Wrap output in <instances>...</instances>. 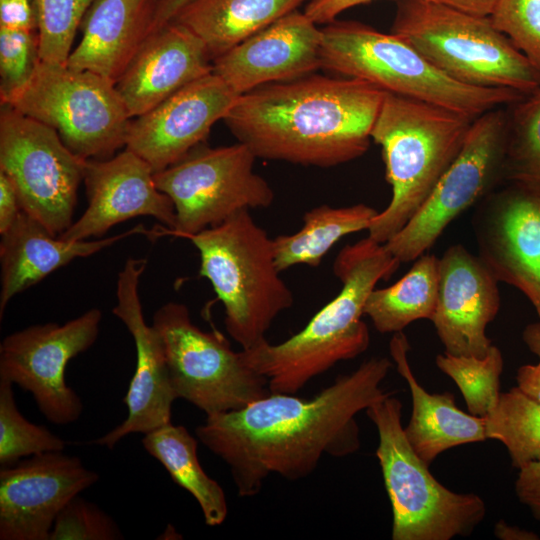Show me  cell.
<instances>
[{
  "mask_svg": "<svg viewBox=\"0 0 540 540\" xmlns=\"http://www.w3.org/2000/svg\"><path fill=\"white\" fill-rule=\"evenodd\" d=\"M391 367L388 358L372 357L308 399L270 392L206 416L197 439L228 465L240 497L258 494L271 474L305 478L325 454L345 457L360 448L355 416L393 394L380 387Z\"/></svg>",
  "mask_w": 540,
  "mask_h": 540,
  "instance_id": "cell-1",
  "label": "cell"
},
{
  "mask_svg": "<svg viewBox=\"0 0 540 540\" xmlns=\"http://www.w3.org/2000/svg\"><path fill=\"white\" fill-rule=\"evenodd\" d=\"M386 91L310 74L240 95L223 121L257 158L333 167L362 156Z\"/></svg>",
  "mask_w": 540,
  "mask_h": 540,
  "instance_id": "cell-2",
  "label": "cell"
},
{
  "mask_svg": "<svg viewBox=\"0 0 540 540\" xmlns=\"http://www.w3.org/2000/svg\"><path fill=\"white\" fill-rule=\"evenodd\" d=\"M400 264L384 244L368 236L346 245L333 264L341 283L337 296L284 342L266 340L242 349L245 364L266 377L270 392L296 394L336 363L362 354L370 343L362 320L365 302L376 284L387 280Z\"/></svg>",
  "mask_w": 540,
  "mask_h": 540,
  "instance_id": "cell-3",
  "label": "cell"
},
{
  "mask_svg": "<svg viewBox=\"0 0 540 540\" xmlns=\"http://www.w3.org/2000/svg\"><path fill=\"white\" fill-rule=\"evenodd\" d=\"M474 120L386 92L371 139L381 147L392 197L373 218L369 238L384 244L408 223L458 156Z\"/></svg>",
  "mask_w": 540,
  "mask_h": 540,
  "instance_id": "cell-4",
  "label": "cell"
},
{
  "mask_svg": "<svg viewBox=\"0 0 540 540\" xmlns=\"http://www.w3.org/2000/svg\"><path fill=\"white\" fill-rule=\"evenodd\" d=\"M186 238L199 251V275L224 305L229 336L245 350L265 342L273 321L294 304L275 263L273 238L249 210Z\"/></svg>",
  "mask_w": 540,
  "mask_h": 540,
  "instance_id": "cell-5",
  "label": "cell"
},
{
  "mask_svg": "<svg viewBox=\"0 0 540 540\" xmlns=\"http://www.w3.org/2000/svg\"><path fill=\"white\" fill-rule=\"evenodd\" d=\"M321 30V68L367 81L389 93L436 104L472 119L526 95L457 82L400 37L360 22L334 20Z\"/></svg>",
  "mask_w": 540,
  "mask_h": 540,
  "instance_id": "cell-6",
  "label": "cell"
},
{
  "mask_svg": "<svg viewBox=\"0 0 540 540\" xmlns=\"http://www.w3.org/2000/svg\"><path fill=\"white\" fill-rule=\"evenodd\" d=\"M391 33L462 84L522 94L540 86V73L490 17L428 0H396Z\"/></svg>",
  "mask_w": 540,
  "mask_h": 540,
  "instance_id": "cell-7",
  "label": "cell"
},
{
  "mask_svg": "<svg viewBox=\"0 0 540 540\" xmlns=\"http://www.w3.org/2000/svg\"><path fill=\"white\" fill-rule=\"evenodd\" d=\"M393 394L365 410L378 432L376 457L392 508L391 538L470 536L485 518V502L473 493L453 492L434 478L405 435L402 403Z\"/></svg>",
  "mask_w": 540,
  "mask_h": 540,
  "instance_id": "cell-8",
  "label": "cell"
},
{
  "mask_svg": "<svg viewBox=\"0 0 540 540\" xmlns=\"http://www.w3.org/2000/svg\"><path fill=\"white\" fill-rule=\"evenodd\" d=\"M1 105L51 127L85 160L107 159L125 147L132 120L112 81L41 60L28 83Z\"/></svg>",
  "mask_w": 540,
  "mask_h": 540,
  "instance_id": "cell-9",
  "label": "cell"
},
{
  "mask_svg": "<svg viewBox=\"0 0 540 540\" xmlns=\"http://www.w3.org/2000/svg\"><path fill=\"white\" fill-rule=\"evenodd\" d=\"M152 325L162 339L177 399L206 416L241 409L270 393L266 377L249 368L222 335L195 325L185 304L162 305Z\"/></svg>",
  "mask_w": 540,
  "mask_h": 540,
  "instance_id": "cell-10",
  "label": "cell"
},
{
  "mask_svg": "<svg viewBox=\"0 0 540 540\" xmlns=\"http://www.w3.org/2000/svg\"><path fill=\"white\" fill-rule=\"evenodd\" d=\"M257 157L245 144L211 148L203 143L154 173L157 188L172 201L176 228L186 238L223 223L237 212L272 205L274 191L254 171Z\"/></svg>",
  "mask_w": 540,
  "mask_h": 540,
  "instance_id": "cell-11",
  "label": "cell"
},
{
  "mask_svg": "<svg viewBox=\"0 0 540 540\" xmlns=\"http://www.w3.org/2000/svg\"><path fill=\"white\" fill-rule=\"evenodd\" d=\"M86 161L51 127L1 105L0 170L13 182L22 211L54 235L73 223Z\"/></svg>",
  "mask_w": 540,
  "mask_h": 540,
  "instance_id": "cell-12",
  "label": "cell"
},
{
  "mask_svg": "<svg viewBox=\"0 0 540 540\" xmlns=\"http://www.w3.org/2000/svg\"><path fill=\"white\" fill-rule=\"evenodd\" d=\"M507 115L493 109L477 117L465 143L408 223L384 243L400 262L424 254L459 214L485 197L503 176Z\"/></svg>",
  "mask_w": 540,
  "mask_h": 540,
  "instance_id": "cell-13",
  "label": "cell"
},
{
  "mask_svg": "<svg viewBox=\"0 0 540 540\" xmlns=\"http://www.w3.org/2000/svg\"><path fill=\"white\" fill-rule=\"evenodd\" d=\"M101 320V310L92 308L62 325L37 324L7 335L0 344V380L31 393L51 423L75 422L83 403L66 383L65 369L95 343Z\"/></svg>",
  "mask_w": 540,
  "mask_h": 540,
  "instance_id": "cell-14",
  "label": "cell"
},
{
  "mask_svg": "<svg viewBox=\"0 0 540 540\" xmlns=\"http://www.w3.org/2000/svg\"><path fill=\"white\" fill-rule=\"evenodd\" d=\"M147 265L145 258H128L118 273L117 303L112 313L130 332L136 349L135 371L123 402L126 419L111 431L90 443L113 447L129 434H146L171 422L173 402L177 399L169 378L162 339L143 315L139 282Z\"/></svg>",
  "mask_w": 540,
  "mask_h": 540,
  "instance_id": "cell-15",
  "label": "cell"
},
{
  "mask_svg": "<svg viewBox=\"0 0 540 540\" xmlns=\"http://www.w3.org/2000/svg\"><path fill=\"white\" fill-rule=\"evenodd\" d=\"M99 475L63 453L33 455L0 469V540H49L59 513Z\"/></svg>",
  "mask_w": 540,
  "mask_h": 540,
  "instance_id": "cell-16",
  "label": "cell"
},
{
  "mask_svg": "<svg viewBox=\"0 0 540 540\" xmlns=\"http://www.w3.org/2000/svg\"><path fill=\"white\" fill-rule=\"evenodd\" d=\"M238 97L214 73L203 76L132 118L125 148L146 161L154 173L164 170L202 144Z\"/></svg>",
  "mask_w": 540,
  "mask_h": 540,
  "instance_id": "cell-17",
  "label": "cell"
},
{
  "mask_svg": "<svg viewBox=\"0 0 540 540\" xmlns=\"http://www.w3.org/2000/svg\"><path fill=\"white\" fill-rule=\"evenodd\" d=\"M88 206L69 228L58 235L70 241L101 237L111 227L137 216H151L165 226L164 235L176 228L171 199L155 183L154 171L125 148L116 156L87 160L84 172Z\"/></svg>",
  "mask_w": 540,
  "mask_h": 540,
  "instance_id": "cell-18",
  "label": "cell"
},
{
  "mask_svg": "<svg viewBox=\"0 0 540 540\" xmlns=\"http://www.w3.org/2000/svg\"><path fill=\"white\" fill-rule=\"evenodd\" d=\"M479 257L496 279L519 289L540 319V193L511 185L475 215Z\"/></svg>",
  "mask_w": 540,
  "mask_h": 540,
  "instance_id": "cell-19",
  "label": "cell"
},
{
  "mask_svg": "<svg viewBox=\"0 0 540 540\" xmlns=\"http://www.w3.org/2000/svg\"><path fill=\"white\" fill-rule=\"evenodd\" d=\"M438 270V298L431 321L445 353L486 356L493 345L486 328L500 307L499 281L479 255L461 245L444 252Z\"/></svg>",
  "mask_w": 540,
  "mask_h": 540,
  "instance_id": "cell-20",
  "label": "cell"
},
{
  "mask_svg": "<svg viewBox=\"0 0 540 540\" xmlns=\"http://www.w3.org/2000/svg\"><path fill=\"white\" fill-rule=\"evenodd\" d=\"M317 25L304 11L290 12L214 59L212 73L239 96L313 74L321 68Z\"/></svg>",
  "mask_w": 540,
  "mask_h": 540,
  "instance_id": "cell-21",
  "label": "cell"
},
{
  "mask_svg": "<svg viewBox=\"0 0 540 540\" xmlns=\"http://www.w3.org/2000/svg\"><path fill=\"white\" fill-rule=\"evenodd\" d=\"M210 73L212 59L204 43L170 21L146 38L115 86L135 118Z\"/></svg>",
  "mask_w": 540,
  "mask_h": 540,
  "instance_id": "cell-22",
  "label": "cell"
},
{
  "mask_svg": "<svg viewBox=\"0 0 540 540\" xmlns=\"http://www.w3.org/2000/svg\"><path fill=\"white\" fill-rule=\"evenodd\" d=\"M152 238L153 230L142 224L108 238L70 241L52 234L24 211L1 235L0 319L9 301L76 258L91 256L131 235Z\"/></svg>",
  "mask_w": 540,
  "mask_h": 540,
  "instance_id": "cell-23",
  "label": "cell"
},
{
  "mask_svg": "<svg viewBox=\"0 0 540 540\" xmlns=\"http://www.w3.org/2000/svg\"><path fill=\"white\" fill-rule=\"evenodd\" d=\"M156 0H95L67 66L116 84L149 36Z\"/></svg>",
  "mask_w": 540,
  "mask_h": 540,
  "instance_id": "cell-24",
  "label": "cell"
},
{
  "mask_svg": "<svg viewBox=\"0 0 540 540\" xmlns=\"http://www.w3.org/2000/svg\"><path fill=\"white\" fill-rule=\"evenodd\" d=\"M409 348L402 331L396 332L390 353L410 389L412 413L404 432L415 453L430 465L448 449L487 440L484 417L459 409L452 393H429L418 383L408 362Z\"/></svg>",
  "mask_w": 540,
  "mask_h": 540,
  "instance_id": "cell-25",
  "label": "cell"
},
{
  "mask_svg": "<svg viewBox=\"0 0 540 540\" xmlns=\"http://www.w3.org/2000/svg\"><path fill=\"white\" fill-rule=\"evenodd\" d=\"M309 0H191L171 21L194 33L212 62Z\"/></svg>",
  "mask_w": 540,
  "mask_h": 540,
  "instance_id": "cell-26",
  "label": "cell"
},
{
  "mask_svg": "<svg viewBox=\"0 0 540 540\" xmlns=\"http://www.w3.org/2000/svg\"><path fill=\"white\" fill-rule=\"evenodd\" d=\"M198 440L181 425L172 422L154 429L142 438L147 453L159 461L171 479L189 492L199 504L208 526L221 525L228 514L222 487L201 467Z\"/></svg>",
  "mask_w": 540,
  "mask_h": 540,
  "instance_id": "cell-27",
  "label": "cell"
},
{
  "mask_svg": "<svg viewBox=\"0 0 540 540\" xmlns=\"http://www.w3.org/2000/svg\"><path fill=\"white\" fill-rule=\"evenodd\" d=\"M378 211L366 204L332 207L323 204L307 211L295 233L273 238L275 263L280 272L296 265L318 267L344 236L368 230Z\"/></svg>",
  "mask_w": 540,
  "mask_h": 540,
  "instance_id": "cell-28",
  "label": "cell"
},
{
  "mask_svg": "<svg viewBox=\"0 0 540 540\" xmlns=\"http://www.w3.org/2000/svg\"><path fill=\"white\" fill-rule=\"evenodd\" d=\"M438 261L434 255L424 253L395 284L369 294L364 315L378 332L396 333L413 321L431 320L438 298Z\"/></svg>",
  "mask_w": 540,
  "mask_h": 540,
  "instance_id": "cell-29",
  "label": "cell"
},
{
  "mask_svg": "<svg viewBox=\"0 0 540 540\" xmlns=\"http://www.w3.org/2000/svg\"><path fill=\"white\" fill-rule=\"evenodd\" d=\"M487 440H497L507 449L518 470L540 462V403L517 386L501 392L496 406L484 417Z\"/></svg>",
  "mask_w": 540,
  "mask_h": 540,
  "instance_id": "cell-30",
  "label": "cell"
},
{
  "mask_svg": "<svg viewBox=\"0 0 540 540\" xmlns=\"http://www.w3.org/2000/svg\"><path fill=\"white\" fill-rule=\"evenodd\" d=\"M512 105L503 176L512 185L540 193V86Z\"/></svg>",
  "mask_w": 540,
  "mask_h": 540,
  "instance_id": "cell-31",
  "label": "cell"
},
{
  "mask_svg": "<svg viewBox=\"0 0 540 540\" xmlns=\"http://www.w3.org/2000/svg\"><path fill=\"white\" fill-rule=\"evenodd\" d=\"M435 362L438 369L455 382L472 415L485 417L496 406L504 366L497 346L492 345L482 358L444 352L436 356Z\"/></svg>",
  "mask_w": 540,
  "mask_h": 540,
  "instance_id": "cell-32",
  "label": "cell"
},
{
  "mask_svg": "<svg viewBox=\"0 0 540 540\" xmlns=\"http://www.w3.org/2000/svg\"><path fill=\"white\" fill-rule=\"evenodd\" d=\"M66 442L47 427L28 421L18 410L13 384L0 380V466L42 453L63 451Z\"/></svg>",
  "mask_w": 540,
  "mask_h": 540,
  "instance_id": "cell-33",
  "label": "cell"
},
{
  "mask_svg": "<svg viewBox=\"0 0 540 540\" xmlns=\"http://www.w3.org/2000/svg\"><path fill=\"white\" fill-rule=\"evenodd\" d=\"M95 0H36L40 60L66 65L78 28Z\"/></svg>",
  "mask_w": 540,
  "mask_h": 540,
  "instance_id": "cell-34",
  "label": "cell"
},
{
  "mask_svg": "<svg viewBox=\"0 0 540 540\" xmlns=\"http://www.w3.org/2000/svg\"><path fill=\"white\" fill-rule=\"evenodd\" d=\"M39 62L38 31L0 28L1 104L28 83Z\"/></svg>",
  "mask_w": 540,
  "mask_h": 540,
  "instance_id": "cell-35",
  "label": "cell"
},
{
  "mask_svg": "<svg viewBox=\"0 0 540 540\" xmlns=\"http://www.w3.org/2000/svg\"><path fill=\"white\" fill-rule=\"evenodd\" d=\"M490 19L540 73V0H498Z\"/></svg>",
  "mask_w": 540,
  "mask_h": 540,
  "instance_id": "cell-36",
  "label": "cell"
},
{
  "mask_svg": "<svg viewBox=\"0 0 540 540\" xmlns=\"http://www.w3.org/2000/svg\"><path fill=\"white\" fill-rule=\"evenodd\" d=\"M117 539H123V534L113 518L79 495L59 513L49 537V540Z\"/></svg>",
  "mask_w": 540,
  "mask_h": 540,
  "instance_id": "cell-37",
  "label": "cell"
},
{
  "mask_svg": "<svg viewBox=\"0 0 540 540\" xmlns=\"http://www.w3.org/2000/svg\"><path fill=\"white\" fill-rule=\"evenodd\" d=\"M0 28L38 31L36 0H0Z\"/></svg>",
  "mask_w": 540,
  "mask_h": 540,
  "instance_id": "cell-38",
  "label": "cell"
},
{
  "mask_svg": "<svg viewBox=\"0 0 540 540\" xmlns=\"http://www.w3.org/2000/svg\"><path fill=\"white\" fill-rule=\"evenodd\" d=\"M515 492L519 501L529 508L536 520L540 521V462L519 469Z\"/></svg>",
  "mask_w": 540,
  "mask_h": 540,
  "instance_id": "cell-39",
  "label": "cell"
},
{
  "mask_svg": "<svg viewBox=\"0 0 540 540\" xmlns=\"http://www.w3.org/2000/svg\"><path fill=\"white\" fill-rule=\"evenodd\" d=\"M22 209L16 188L11 179L0 170V234L5 233L16 221Z\"/></svg>",
  "mask_w": 540,
  "mask_h": 540,
  "instance_id": "cell-40",
  "label": "cell"
},
{
  "mask_svg": "<svg viewBox=\"0 0 540 540\" xmlns=\"http://www.w3.org/2000/svg\"><path fill=\"white\" fill-rule=\"evenodd\" d=\"M373 0H309L304 13L317 24L330 23L345 10Z\"/></svg>",
  "mask_w": 540,
  "mask_h": 540,
  "instance_id": "cell-41",
  "label": "cell"
},
{
  "mask_svg": "<svg viewBox=\"0 0 540 540\" xmlns=\"http://www.w3.org/2000/svg\"><path fill=\"white\" fill-rule=\"evenodd\" d=\"M517 387L528 397L540 403V361L517 369Z\"/></svg>",
  "mask_w": 540,
  "mask_h": 540,
  "instance_id": "cell-42",
  "label": "cell"
},
{
  "mask_svg": "<svg viewBox=\"0 0 540 540\" xmlns=\"http://www.w3.org/2000/svg\"><path fill=\"white\" fill-rule=\"evenodd\" d=\"M442 4L460 12L479 16L490 17L495 10L498 0H428Z\"/></svg>",
  "mask_w": 540,
  "mask_h": 540,
  "instance_id": "cell-43",
  "label": "cell"
},
{
  "mask_svg": "<svg viewBox=\"0 0 540 540\" xmlns=\"http://www.w3.org/2000/svg\"><path fill=\"white\" fill-rule=\"evenodd\" d=\"M191 0H156L149 35L170 22Z\"/></svg>",
  "mask_w": 540,
  "mask_h": 540,
  "instance_id": "cell-44",
  "label": "cell"
},
{
  "mask_svg": "<svg viewBox=\"0 0 540 540\" xmlns=\"http://www.w3.org/2000/svg\"><path fill=\"white\" fill-rule=\"evenodd\" d=\"M494 535L501 540H539L538 534L533 531L508 525L504 520H499L494 526Z\"/></svg>",
  "mask_w": 540,
  "mask_h": 540,
  "instance_id": "cell-45",
  "label": "cell"
},
{
  "mask_svg": "<svg viewBox=\"0 0 540 540\" xmlns=\"http://www.w3.org/2000/svg\"><path fill=\"white\" fill-rule=\"evenodd\" d=\"M522 339L528 349L540 359V321L528 324L523 330Z\"/></svg>",
  "mask_w": 540,
  "mask_h": 540,
  "instance_id": "cell-46",
  "label": "cell"
}]
</instances>
